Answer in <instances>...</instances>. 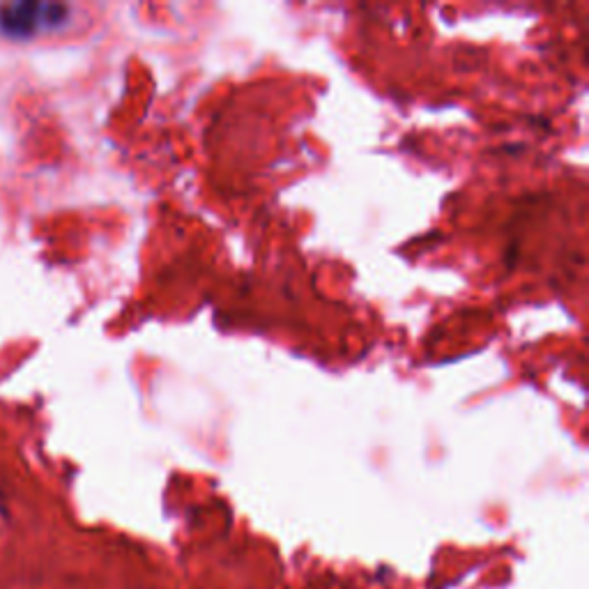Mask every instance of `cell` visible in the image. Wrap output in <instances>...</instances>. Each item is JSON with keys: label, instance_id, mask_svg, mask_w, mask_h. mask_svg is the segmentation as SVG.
Returning <instances> with one entry per match:
<instances>
[{"label": "cell", "instance_id": "obj_1", "mask_svg": "<svg viewBox=\"0 0 589 589\" xmlns=\"http://www.w3.org/2000/svg\"><path fill=\"white\" fill-rule=\"evenodd\" d=\"M70 19V7L63 3H35L17 0L0 5V33L7 40H33L35 35L56 30Z\"/></svg>", "mask_w": 589, "mask_h": 589}]
</instances>
